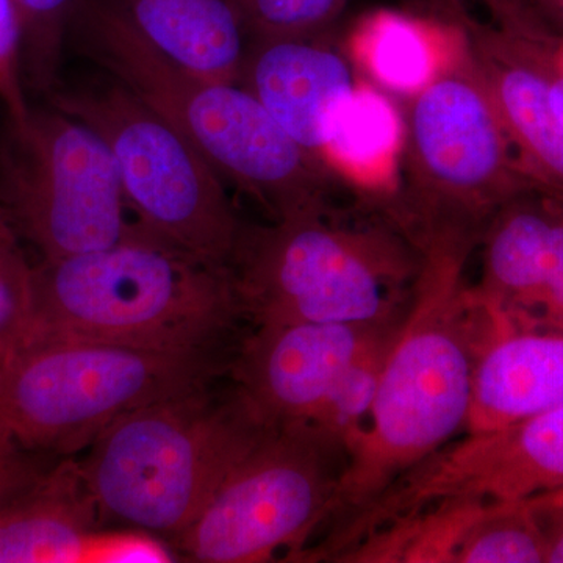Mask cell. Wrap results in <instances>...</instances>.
I'll list each match as a JSON object with an SVG mask.
<instances>
[{"mask_svg":"<svg viewBox=\"0 0 563 563\" xmlns=\"http://www.w3.org/2000/svg\"><path fill=\"white\" fill-rule=\"evenodd\" d=\"M421 269L393 342L331 517L317 537L361 514L399 476L465 431L472 399L477 307L466 268L476 246L418 244Z\"/></svg>","mask_w":563,"mask_h":563,"instance_id":"cell-1","label":"cell"},{"mask_svg":"<svg viewBox=\"0 0 563 563\" xmlns=\"http://www.w3.org/2000/svg\"><path fill=\"white\" fill-rule=\"evenodd\" d=\"M69 40L277 220L335 206L340 180L239 84L206 79L144 40L114 0H79Z\"/></svg>","mask_w":563,"mask_h":563,"instance_id":"cell-2","label":"cell"},{"mask_svg":"<svg viewBox=\"0 0 563 563\" xmlns=\"http://www.w3.org/2000/svg\"><path fill=\"white\" fill-rule=\"evenodd\" d=\"M420 269V247L377 198L244 225L231 263L252 325L391 320Z\"/></svg>","mask_w":563,"mask_h":563,"instance_id":"cell-3","label":"cell"},{"mask_svg":"<svg viewBox=\"0 0 563 563\" xmlns=\"http://www.w3.org/2000/svg\"><path fill=\"white\" fill-rule=\"evenodd\" d=\"M35 336L221 352L244 317L231 269L140 231L33 272ZM32 339V340H33Z\"/></svg>","mask_w":563,"mask_h":563,"instance_id":"cell-4","label":"cell"},{"mask_svg":"<svg viewBox=\"0 0 563 563\" xmlns=\"http://www.w3.org/2000/svg\"><path fill=\"white\" fill-rule=\"evenodd\" d=\"M141 407L79 461L102 523L176 539L276 420L235 384Z\"/></svg>","mask_w":563,"mask_h":563,"instance_id":"cell-5","label":"cell"},{"mask_svg":"<svg viewBox=\"0 0 563 563\" xmlns=\"http://www.w3.org/2000/svg\"><path fill=\"white\" fill-rule=\"evenodd\" d=\"M222 352L43 335L0 358V424L47 457H76L141 407L217 383Z\"/></svg>","mask_w":563,"mask_h":563,"instance_id":"cell-6","label":"cell"},{"mask_svg":"<svg viewBox=\"0 0 563 563\" xmlns=\"http://www.w3.org/2000/svg\"><path fill=\"white\" fill-rule=\"evenodd\" d=\"M404 122L398 177L383 202L412 240H483L504 203L537 188L518 165L465 33L431 84L410 98Z\"/></svg>","mask_w":563,"mask_h":563,"instance_id":"cell-7","label":"cell"},{"mask_svg":"<svg viewBox=\"0 0 563 563\" xmlns=\"http://www.w3.org/2000/svg\"><path fill=\"white\" fill-rule=\"evenodd\" d=\"M346 463L339 437L276 421L173 542L195 562L295 561L331 517Z\"/></svg>","mask_w":563,"mask_h":563,"instance_id":"cell-8","label":"cell"},{"mask_svg":"<svg viewBox=\"0 0 563 563\" xmlns=\"http://www.w3.org/2000/svg\"><path fill=\"white\" fill-rule=\"evenodd\" d=\"M47 99L106 141L125 202L143 231L231 269L244 224L220 174L179 132L118 81L57 88Z\"/></svg>","mask_w":563,"mask_h":563,"instance_id":"cell-9","label":"cell"},{"mask_svg":"<svg viewBox=\"0 0 563 563\" xmlns=\"http://www.w3.org/2000/svg\"><path fill=\"white\" fill-rule=\"evenodd\" d=\"M106 141L54 109H33L0 139V213L41 261L103 250L143 229L128 218Z\"/></svg>","mask_w":563,"mask_h":563,"instance_id":"cell-10","label":"cell"},{"mask_svg":"<svg viewBox=\"0 0 563 563\" xmlns=\"http://www.w3.org/2000/svg\"><path fill=\"white\" fill-rule=\"evenodd\" d=\"M563 488V406L485 432H465L399 476L374 501L379 523L448 499L526 501Z\"/></svg>","mask_w":563,"mask_h":563,"instance_id":"cell-11","label":"cell"},{"mask_svg":"<svg viewBox=\"0 0 563 563\" xmlns=\"http://www.w3.org/2000/svg\"><path fill=\"white\" fill-rule=\"evenodd\" d=\"M404 314L376 322L254 325L233 355L232 383L272 420L314 424L344 374L398 331Z\"/></svg>","mask_w":563,"mask_h":563,"instance_id":"cell-12","label":"cell"},{"mask_svg":"<svg viewBox=\"0 0 563 563\" xmlns=\"http://www.w3.org/2000/svg\"><path fill=\"white\" fill-rule=\"evenodd\" d=\"M450 2L521 172L540 190L563 195V122L553 102L559 47L473 20L459 0Z\"/></svg>","mask_w":563,"mask_h":563,"instance_id":"cell-13","label":"cell"},{"mask_svg":"<svg viewBox=\"0 0 563 563\" xmlns=\"http://www.w3.org/2000/svg\"><path fill=\"white\" fill-rule=\"evenodd\" d=\"M474 301L476 351L465 432L506 428L563 406V331L515 324Z\"/></svg>","mask_w":563,"mask_h":563,"instance_id":"cell-14","label":"cell"},{"mask_svg":"<svg viewBox=\"0 0 563 563\" xmlns=\"http://www.w3.org/2000/svg\"><path fill=\"white\" fill-rule=\"evenodd\" d=\"M114 537L74 457L51 459L0 501V563L109 562Z\"/></svg>","mask_w":563,"mask_h":563,"instance_id":"cell-15","label":"cell"},{"mask_svg":"<svg viewBox=\"0 0 563 563\" xmlns=\"http://www.w3.org/2000/svg\"><path fill=\"white\" fill-rule=\"evenodd\" d=\"M328 35L250 40L239 77L240 87L321 162L332 114L358 84L350 57Z\"/></svg>","mask_w":563,"mask_h":563,"instance_id":"cell-16","label":"cell"},{"mask_svg":"<svg viewBox=\"0 0 563 563\" xmlns=\"http://www.w3.org/2000/svg\"><path fill=\"white\" fill-rule=\"evenodd\" d=\"M551 229L553 209L540 188L504 203L481 240V276L472 285L474 298L515 324L543 328Z\"/></svg>","mask_w":563,"mask_h":563,"instance_id":"cell-17","label":"cell"},{"mask_svg":"<svg viewBox=\"0 0 563 563\" xmlns=\"http://www.w3.org/2000/svg\"><path fill=\"white\" fill-rule=\"evenodd\" d=\"M169 60L206 79L239 84L247 35L233 0H114Z\"/></svg>","mask_w":563,"mask_h":563,"instance_id":"cell-18","label":"cell"},{"mask_svg":"<svg viewBox=\"0 0 563 563\" xmlns=\"http://www.w3.org/2000/svg\"><path fill=\"white\" fill-rule=\"evenodd\" d=\"M463 31L395 10H374L355 24L351 51L385 92L413 98L461 46Z\"/></svg>","mask_w":563,"mask_h":563,"instance_id":"cell-19","label":"cell"},{"mask_svg":"<svg viewBox=\"0 0 563 563\" xmlns=\"http://www.w3.org/2000/svg\"><path fill=\"white\" fill-rule=\"evenodd\" d=\"M406 122L388 98L358 81L332 114L322 162L340 180L385 198L398 177Z\"/></svg>","mask_w":563,"mask_h":563,"instance_id":"cell-20","label":"cell"},{"mask_svg":"<svg viewBox=\"0 0 563 563\" xmlns=\"http://www.w3.org/2000/svg\"><path fill=\"white\" fill-rule=\"evenodd\" d=\"M492 503L448 499L401 515L336 555V563H455Z\"/></svg>","mask_w":563,"mask_h":563,"instance_id":"cell-21","label":"cell"},{"mask_svg":"<svg viewBox=\"0 0 563 563\" xmlns=\"http://www.w3.org/2000/svg\"><path fill=\"white\" fill-rule=\"evenodd\" d=\"M455 563H547V536L526 501L492 503L474 525Z\"/></svg>","mask_w":563,"mask_h":563,"instance_id":"cell-22","label":"cell"},{"mask_svg":"<svg viewBox=\"0 0 563 563\" xmlns=\"http://www.w3.org/2000/svg\"><path fill=\"white\" fill-rule=\"evenodd\" d=\"M22 29V74L27 92L49 96L79 0H14Z\"/></svg>","mask_w":563,"mask_h":563,"instance_id":"cell-23","label":"cell"},{"mask_svg":"<svg viewBox=\"0 0 563 563\" xmlns=\"http://www.w3.org/2000/svg\"><path fill=\"white\" fill-rule=\"evenodd\" d=\"M33 272L20 235L0 213V358L35 336Z\"/></svg>","mask_w":563,"mask_h":563,"instance_id":"cell-24","label":"cell"},{"mask_svg":"<svg viewBox=\"0 0 563 563\" xmlns=\"http://www.w3.org/2000/svg\"><path fill=\"white\" fill-rule=\"evenodd\" d=\"M247 41L331 32L350 0H233Z\"/></svg>","mask_w":563,"mask_h":563,"instance_id":"cell-25","label":"cell"},{"mask_svg":"<svg viewBox=\"0 0 563 563\" xmlns=\"http://www.w3.org/2000/svg\"><path fill=\"white\" fill-rule=\"evenodd\" d=\"M0 103L7 122L22 125L32 107L22 74V29L14 0H0Z\"/></svg>","mask_w":563,"mask_h":563,"instance_id":"cell-26","label":"cell"},{"mask_svg":"<svg viewBox=\"0 0 563 563\" xmlns=\"http://www.w3.org/2000/svg\"><path fill=\"white\" fill-rule=\"evenodd\" d=\"M490 13L493 24L523 38L561 46L562 38L543 16L537 0H477Z\"/></svg>","mask_w":563,"mask_h":563,"instance_id":"cell-27","label":"cell"},{"mask_svg":"<svg viewBox=\"0 0 563 563\" xmlns=\"http://www.w3.org/2000/svg\"><path fill=\"white\" fill-rule=\"evenodd\" d=\"M57 457L33 453L0 424V501L47 461Z\"/></svg>","mask_w":563,"mask_h":563,"instance_id":"cell-28","label":"cell"},{"mask_svg":"<svg viewBox=\"0 0 563 563\" xmlns=\"http://www.w3.org/2000/svg\"><path fill=\"white\" fill-rule=\"evenodd\" d=\"M537 514L547 536V563H563V509L537 510Z\"/></svg>","mask_w":563,"mask_h":563,"instance_id":"cell-29","label":"cell"},{"mask_svg":"<svg viewBox=\"0 0 563 563\" xmlns=\"http://www.w3.org/2000/svg\"><path fill=\"white\" fill-rule=\"evenodd\" d=\"M543 16L563 41V0H537Z\"/></svg>","mask_w":563,"mask_h":563,"instance_id":"cell-30","label":"cell"},{"mask_svg":"<svg viewBox=\"0 0 563 563\" xmlns=\"http://www.w3.org/2000/svg\"><path fill=\"white\" fill-rule=\"evenodd\" d=\"M528 501L537 510L563 509V488L544 493V495L536 496V498L528 499Z\"/></svg>","mask_w":563,"mask_h":563,"instance_id":"cell-31","label":"cell"},{"mask_svg":"<svg viewBox=\"0 0 563 563\" xmlns=\"http://www.w3.org/2000/svg\"><path fill=\"white\" fill-rule=\"evenodd\" d=\"M553 102L559 118L563 122V68L561 60H559L558 69H555L553 77Z\"/></svg>","mask_w":563,"mask_h":563,"instance_id":"cell-32","label":"cell"},{"mask_svg":"<svg viewBox=\"0 0 563 563\" xmlns=\"http://www.w3.org/2000/svg\"><path fill=\"white\" fill-rule=\"evenodd\" d=\"M550 195L553 196L554 201L558 202V206L561 207L563 211V195H559V192H550Z\"/></svg>","mask_w":563,"mask_h":563,"instance_id":"cell-33","label":"cell"},{"mask_svg":"<svg viewBox=\"0 0 563 563\" xmlns=\"http://www.w3.org/2000/svg\"><path fill=\"white\" fill-rule=\"evenodd\" d=\"M559 60H561V65L563 68V41H562L561 47H559Z\"/></svg>","mask_w":563,"mask_h":563,"instance_id":"cell-34","label":"cell"}]
</instances>
